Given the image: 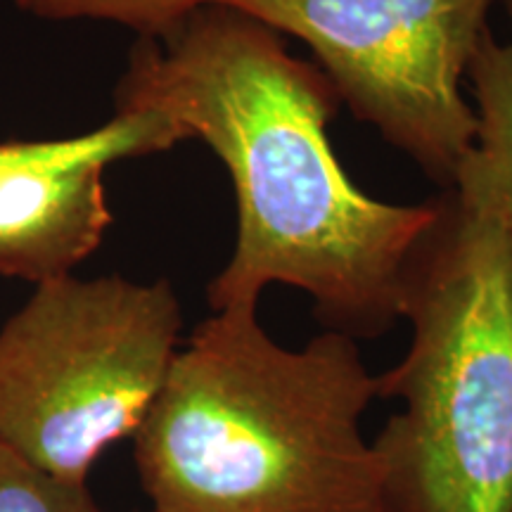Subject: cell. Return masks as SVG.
Returning a JSON list of instances; mask_svg holds the SVG:
<instances>
[{
    "label": "cell",
    "instance_id": "obj_9",
    "mask_svg": "<svg viewBox=\"0 0 512 512\" xmlns=\"http://www.w3.org/2000/svg\"><path fill=\"white\" fill-rule=\"evenodd\" d=\"M0 512H100L86 482L38 470L0 444Z\"/></svg>",
    "mask_w": 512,
    "mask_h": 512
},
{
    "label": "cell",
    "instance_id": "obj_10",
    "mask_svg": "<svg viewBox=\"0 0 512 512\" xmlns=\"http://www.w3.org/2000/svg\"><path fill=\"white\" fill-rule=\"evenodd\" d=\"M117 126V119H110L105 126L95 128L91 133L62 140H12V143H0V181L27 166L57 162V159L81 155V152L93 150L110 140Z\"/></svg>",
    "mask_w": 512,
    "mask_h": 512
},
{
    "label": "cell",
    "instance_id": "obj_5",
    "mask_svg": "<svg viewBox=\"0 0 512 512\" xmlns=\"http://www.w3.org/2000/svg\"><path fill=\"white\" fill-rule=\"evenodd\" d=\"M299 38L339 100L441 190L477 143L463 81L494 0H221Z\"/></svg>",
    "mask_w": 512,
    "mask_h": 512
},
{
    "label": "cell",
    "instance_id": "obj_3",
    "mask_svg": "<svg viewBox=\"0 0 512 512\" xmlns=\"http://www.w3.org/2000/svg\"><path fill=\"white\" fill-rule=\"evenodd\" d=\"M403 271L406 356L375 375L399 399L373 439L382 512H512V226L451 185Z\"/></svg>",
    "mask_w": 512,
    "mask_h": 512
},
{
    "label": "cell",
    "instance_id": "obj_6",
    "mask_svg": "<svg viewBox=\"0 0 512 512\" xmlns=\"http://www.w3.org/2000/svg\"><path fill=\"white\" fill-rule=\"evenodd\" d=\"M110 140L81 155L27 166L0 181V275L34 285L72 275L100 247L112 223L105 169L155 155L185 133L157 112H117Z\"/></svg>",
    "mask_w": 512,
    "mask_h": 512
},
{
    "label": "cell",
    "instance_id": "obj_1",
    "mask_svg": "<svg viewBox=\"0 0 512 512\" xmlns=\"http://www.w3.org/2000/svg\"><path fill=\"white\" fill-rule=\"evenodd\" d=\"M339 95L318 64L230 5L138 38L117 112H157L211 147L238 202L233 256L207 287L211 311L259 306L268 285L309 294L325 330L377 339L401 318L403 271L434 200L387 204L349 181L328 138Z\"/></svg>",
    "mask_w": 512,
    "mask_h": 512
},
{
    "label": "cell",
    "instance_id": "obj_4",
    "mask_svg": "<svg viewBox=\"0 0 512 512\" xmlns=\"http://www.w3.org/2000/svg\"><path fill=\"white\" fill-rule=\"evenodd\" d=\"M181 328L169 280L36 285L0 330V444L48 475L86 482L102 451L143 422Z\"/></svg>",
    "mask_w": 512,
    "mask_h": 512
},
{
    "label": "cell",
    "instance_id": "obj_7",
    "mask_svg": "<svg viewBox=\"0 0 512 512\" xmlns=\"http://www.w3.org/2000/svg\"><path fill=\"white\" fill-rule=\"evenodd\" d=\"M510 38L496 41L491 29L479 43L467 81L477 112V143L453 185H465L512 226V0H503Z\"/></svg>",
    "mask_w": 512,
    "mask_h": 512
},
{
    "label": "cell",
    "instance_id": "obj_2",
    "mask_svg": "<svg viewBox=\"0 0 512 512\" xmlns=\"http://www.w3.org/2000/svg\"><path fill=\"white\" fill-rule=\"evenodd\" d=\"M373 399L354 337L285 349L254 304L214 311L133 432L140 484L155 512H382Z\"/></svg>",
    "mask_w": 512,
    "mask_h": 512
},
{
    "label": "cell",
    "instance_id": "obj_8",
    "mask_svg": "<svg viewBox=\"0 0 512 512\" xmlns=\"http://www.w3.org/2000/svg\"><path fill=\"white\" fill-rule=\"evenodd\" d=\"M17 8L38 19H100L124 24L140 38H164L181 27L192 12L221 0H15Z\"/></svg>",
    "mask_w": 512,
    "mask_h": 512
}]
</instances>
